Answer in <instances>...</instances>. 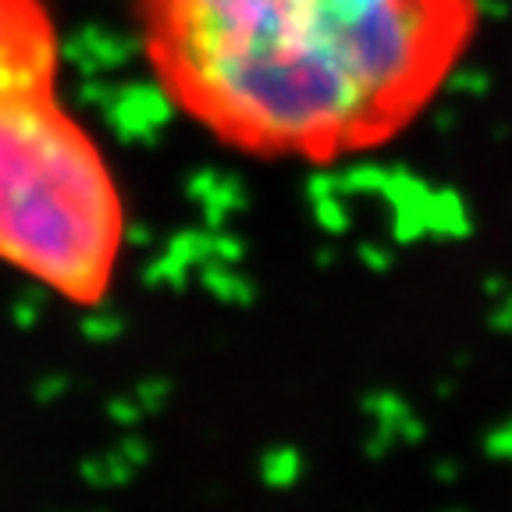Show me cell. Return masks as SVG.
<instances>
[{"label":"cell","mask_w":512,"mask_h":512,"mask_svg":"<svg viewBox=\"0 0 512 512\" xmlns=\"http://www.w3.org/2000/svg\"><path fill=\"white\" fill-rule=\"evenodd\" d=\"M185 121L253 160L338 164L406 136L480 32V0H136Z\"/></svg>","instance_id":"obj_1"},{"label":"cell","mask_w":512,"mask_h":512,"mask_svg":"<svg viewBox=\"0 0 512 512\" xmlns=\"http://www.w3.org/2000/svg\"><path fill=\"white\" fill-rule=\"evenodd\" d=\"M47 0H0V264L64 303L111 299L128 246L125 192L64 100Z\"/></svg>","instance_id":"obj_2"}]
</instances>
